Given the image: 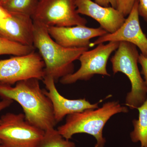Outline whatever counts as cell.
I'll list each match as a JSON object with an SVG mask.
<instances>
[{"label": "cell", "mask_w": 147, "mask_h": 147, "mask_svg": "<svg viewBox=\"0 0 147 147\" xmlns=\"http://www.w3.org/2000/svg\"><path fill=\"white\" fill-rule=\"evenodd\" d=\"M0 97L18 102L26 120L40 129L45 131L57 125L52 102L40 88L38 79L20 81L14 86L0 82Z\"/></svg>", "instance_id": "cell-1"}, {"label": "cell", "mask_w": 147, "mask_h": 147, "mask_svg": "<svg viewBox=\"0 0 147 147\" xmlns=\"http://www.w3.org/2000/svg\"><path fill=\"white\" fill-rule=\"evenodd\" d=\"M34 22V43L45 65V76L55 82L74 72V61L79 60L87 48H66L57 43L48 33L47 27Z\"/></svg>", "instance_id": "cell-2"}, {"label": "cell", "mask_w": 147, "mask_h": 147, "mask_svg": "<svg viewBox=\"0 0 147 147\" xmlns=\"http://www.w3.org/2000/svg\"><path fill=\"white\" fill-rule=\"evenodd\" d=\"M128 111V108L121 105L119 101H109L100 108L87 109L68 115L65 123L59 127L57 130L67 140L79 133L90 134L96 140L94 147H105L106 141L103 137L102 131L105 124L114 115Z\"/></svg>", "instance_id": "cell-3"}, {"label": "cell", "mask_w": 147, "mask_h": 147, "mask_svg": "<svg viewBox=\"0 0 147 147\" xmlns=\"http://www.w3.org/2000/svg\"><path fill=\"white\" fill-rule=\"evenodd\" d=\"M139 55L135 45L122 41L110 59L114 74L123 73L131 83V91L127 94L125 105L131 110L143 105L147 98V86L138 67Z\"/></svg>", "instance_id": "cell-4"}, {"label": "cell", "mask_w": 147, "mask_h": 147, "mask_svg": "<svg viewBox=\"0 0 147 147\" xmlns=\"http://www.w3.org/2000/svg\"><path fill=\"white\" fill-rule=\"evenodd\" d=\"M0 142L5 147H40L45 131L28 122L24 114L7 113L1 117Z\"/></svg>", "instance_id": "cell-5"}, {"label": "cell", "mask_w": 147, "mask_h": 147, "mask_svg": "<svg viewBox=\"0 0 147 147\" xmlns=\"http://www.w3.org/2000/svg\"><path fill=\"white\" fill-rule=\"evenodd\" d=\"M76 0H39L32 18L49 27L86 26L88 21L77 13Z\"/></svg>", "instance_id": "cell-6"}, {"label": "cell", "mask_w": 147, "mask_h": 147, "mask_svg": "<svg viewBox=\"0 0 147 147\" xmlns=\"http://www.w3.org/2000/svg\"><path fill=\"white\" fill-rule=\"evenodd\" d=\"M45 76L44 61L35 51L0 60V82L4 84L13 86L27 79L42 80Z\"/></svg>", "instance_id": "cell-7"}, {"label": "cell", "mask_w": 147, "mask_h": 147, "mask_svg": "<svg viewBox=\"0 0 147 147\" xmlns=\"http://www.w3.org/2000/svg\"><path fill=\"white\" fill-rule=\"evenodd\" d=\"M119 42L111 41L106 44H98L94 49L82 53L79 60L81 63L79 69L60 79L61 84L68 85L78 81H88L95 74L110 76L106 69L108 59L119 47Z\"/></svg>", "instance_id": "cell-8"}, {"label": "cell", "mask_w": 147, "mask_h": 147, "mask_svg": "<svg viewBox=\"0 0 147 147\" xmlns=\"http://www.w3.org/2000/svg\"><path fill=\"white\" fill-rule=\"evenodd\" d=\"M138 1L125 19L123 24L115 32L107 33L99 37L90 47H92L105 42L117 41L126 42L135 45L141 51V54L147 57V37L142 30L139 22Z\"/></svg>", "instance_id": "cell-9"}, {"label": "cell", "mask_w": 147, "mask_h": 147, "mask_svg": "<svg viewBox=\"0 0 147 147\" xmlns=\"http://www.w3.org/2000/svg\"><path fill=\"white\" fill-rule=\"evenodd\" d=\"M47 30L50 36L57 43L63 47L69 48H89L91 39L108 33L100 27L91 28L80 25L49 27Z\"/></svg>", "instance_id": "cell-10"}, {"label": "cell", "mask_w": 147, "mask_h": 147, "mask_svg": "<svg viewBox=\"0 0 147 147\" xmlns=\"http://www.w3.org/2000/svg\"><path fill=\"white\" fill-rule=\"evenodd\" d=\"M42 81L46 88V90L44 89V93L52 102L57 123L68 115L80 113L87 109L99 108V102L91 104L85 98L71 100L64 97L58 92L55 86V80L51 76H45Z\"/></svg>", "instance_id": "cell-11"}, {"label": "cell", "mask_w": 147, "mask_h": 147, "mask_svg": "<svg viewBox=\"0 0 147 147\" xmlns=\"http://www.w3.org/2000/svg\"><path fill=\"white\" fill-rule=\"evenodd\" d=\"M77 13L97 21L108 33L115 32L123 24L125 17L117 9L102 6L91 0H76Z\"/></svg>", "instance_id": "cell-12"}, {"label": "cell", "mask_w": 147, "mask_h": 147, "mask_svg": "<svg viewBox=\"0 0 147 147\" xmlns=\"http://www.w3.org/2000/svg\"><path fill=\"white\" fill-rule=\"evenodd\" d=\"M0 36L11 41L34 46V22L32 17L18 13L0 21Z\"/></svg>", "instance_id": "cell-13"}, {"label": "cell", "mask_w": 147, "mask_h": 147, "mask_svg": "<svg viewBox=\"0 0 147 147\" xmlns=\"http://www.w3.org/2000/svg\"><path fill=\"white\" fill-rule=\"evenodd\" d=\"M137 109L139 110V119L132 121L134 129L130 132V139L133 143L140 142V147H147V98Z\"/></svg>", "instance_id": "cell-14"}, {"label": "cell", "mask_w": 147, "mask_h": 147, "mask_svg": "<svg viewBox=\"0 0 147 147\" xmlns=\"http://www.w3.org/2000/svg\"><path fill=\"white\" fill-rule=\"evenodd\" d=\"M39 0H7L2 6L8 13L32 17Z\"/></svg>", "instance_id": "cell-15"}, {"label": "cell", "mask_w": 147, "mask_h": 147, "mask_svg": "<svg viewBox=\"0 0 147 147\" xmlns=\"http://www.w3.org/2000/svg\"><path fill=\"white\" fill-rule=\"evenodd\" d=\"M34 46H28L11 41L0 36V56L10 55L22 56L35 51Z\"/></svg>", "instance_id": "cell-16"}, {"label": "cell", "mask_w": 147, "mask_h": 147, "mask_svg": "<svg viewBox=\"0 0 147 147\" xmlns=\"http://www.w3.org/2000/svg\"><path fill=\"white\" fill-rule=\"evenodd\" d=\"M40 147H76L75 143L63 138L55 128L45 131Z\"/></svg>", "instance_id": "cell-17"}, {"label": "cell", "mask_w": 147, "mask_h": 147, "mask_svg": "<svg viewBox=\"0 0 147 147\" xmlns=\"http://www.w3.org/2000/svg\"><path fill=\"white\" fill-rule=\"evenodd\" d=\"M137 0H116L117 9L125 17L130 13Z\"/></svg>", "instance_id": "cell-18"}, {"label": "cell", "mask_w": 147, "mask_h": 147, "mask_svg": "<svg viewBox=\"0 0 147 147\" xmlns=\"http://www.w3.org/2000/svg\"><path fill=\"white\" fill-rule=\"evenodd\" d=\"M139 15L147 23V0H138Z\"/></svg>", "instance_id": "cell-19"}, {"label": "cell", "mask_w": 147, "mask_h": 147, "mask_svg": "<svg viewBox=\"0 0 147 147\" xmlns=\"http://www.w3.org/2000/svg\"><path fill=\"white\" fill-rule=\"evenodd\" d=\"M138 63L142 66V73L144 76L145 82L147 86V57H145L142 54H140L138 58Z\"/></svg>", "instance_id": "cell-20"}, {"label": "cell", "mask_w": 147, "mask_h": 147, "mask_svg": "<svg viewBox=\"0 0 147 147\" xmlns=\"http://www.w3.org/2000/svg\"><path fill=\"white\" fill-rule=\"evenodd\" d=\"M95 2L99 5L105 7L111 5V7L114 8L116 9L117 7L116 0H95Z\"/></svg>", "instance_id": "cell-21"}, {"label": "cell", "mask_w": 147, "mask_h": 147, "mask_svg": "<svg viewBox=\"0 0 147 147\" xmlns=\"http://www.w3.org/2000/svg\"><path fill=\"white\" fill-rule=\"evenodd\" d=\"M13 102V100L11 99H2L1 100H0V112L2 110L10 106ZM1 122V120L0 118V123Z\"/></svg>", "instance_id": "cell-22"}, {"label": "cell", "mask_w": 147, "mask_h": 147, "mask_svg": "<svg viewBox=\"0 0 147 147\" xmlns=\"http://www.w3.org/2000/svg\"><path fill=\"white\" fill-rule=\"evenodd\" d=\"M11 16L10 13H8L6 10L0 4V21H2L3 19L7 18Z\"/></svg>", "instance_id": "cell-23"}, {"label": "cell", "mask_w": 147, "mask_h": 147, "mask_svg": "<svg viewBox=\"0 0 147 147\" xmlns=\"http://www.w3.org/2000/svg\"><path fill=\"white\" fill-rule=\"evenodd\" d=\"M7 0H0V4L2 5L4 3H5Z\"/></svg>", "instance_id": "cell-24"}, {"label": "cell", "mask_w": 147, "mask_h": 147, "mask_svg": "<svg viewBox=\"0 0 147 147\" xmlns=\"http://www.w3.org/2000/svg\"><path fill=\"white\" fill-rule=\"evenodd\" d=\"M0 147H5L3 146V145L2 144H0Z\"/></svg>", "instance_id": "cell-25"}, {"label": "cell", "mask_w": 147, "mask_h": 147, "mask_svg": "<svg viewBox=\"0 0 147 147\" xmlns=\"http://www.w3.org/2000/svg\"><path fill=\"white\" fill-rule=\"evenodd\" d=\"M0 144H1V142H0Z\"/></svg>", "instance_id": "cell-26"}]
</instances>
